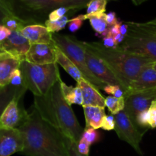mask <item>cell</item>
Instances as JSON below:
<instances>
[{"mask_svg":"<svg viewBox=\"0 0 156 156\" xmlns=\"http://www.w3.org/2000/svg\"><path fill=\"white\" fill-rule=\"evenodd\" d=\"M102 44L107 48H117L118 47V44L115 41L114 37L111 36H107L105 37L102 38Z\"/></svg>","mask_w":156,"mask_h":156,"instance_id":"cell-39","label":"cell"},{"mask_svg":"<svg viewBox=\"0 0 156 156\" xmlns=\"http://www.w3.org/2000/svg\"><path fill=\"white\" fill-rule=\"evenodd\" d=\"M12 57V56H10L9 54H8V53H4V52H0V59H4V58H6V57Z\"/></svg>","mask_w":156,"mask_h":156,"instance_id":"cell-44","label":"cell"},{"mask_svg":"<svg viewBox=\"0 0 156 156\" xmlns=\"http://www.w3.org/2000/svg\"><path fill=\"white\" fill-rule=\"evenodd\" d=\"M108 0H90L87 5L86 14L84 15L85 20L91 17L103 16L105 15Z\"/></svg>","mask_w":156,"mask_h":156,"instance_id":"cell-23","label":"cell"},{"mask_svg":"<svg viewBox=\"0 0 156 156\" xmlns=\"http://www.w3.org/2000/svg\"><path fill=\"white\" fill-rule=\"evenodd\" d=\"M152 65H153V67L156 69V61H155V62H153V64H152Z\"/></svg>","mask_w":156,"mask_h":156,"instance_id":"cell-45","label":"cell"},{"mask_svg":"<svg viewBox=\"0 0 156 156\" xmlns=\"http://www.w3.org/2000/svg\"><path fill=\"white\" fill-rule=\"evenodd\" d=\"M104 91L111 96H114L115 98H123V95H124V90L119 85H105Z\"/></svg>","mask_w":156,"mask_h":156,"instance_id":"cell-32","label":"cell"},{"mask_svg":"<svg viewBox=\"0 0 156 156\" xmlns=\"http://www.w3.org/2000/svg\"><path fill=\"white\" fill-rule=\"evenodd\" d=\"M30 47V42L21 31H12V34L0 44V52H4L13 58L23 61Z\"/></svg>","mask_w":156,"mask_h":156,"instance_id":"cell-13","label":"cell"},{"mask_svg":"<svg viewBox=\"0 0 156 156\" xmlns=\"http://www.w3.org/2000/svg\"><path fill=\"white\" fill-rule=\"evenodd\" d=\"M59 82H60L62 93L67 103L69 105H82L83 98H82V93L81 88L78 85H76V87H73L72 85H67L61 79V77H59Z\"/></svg>","mask_w":156,"mask_h":156,"instance_id":"cell-21","label":"cell"},{"mask_svg":"<svg viewBox=\"0 0 156 156\" xmlns=\"http://www.w3.org/2000/svg\"><path fill=\"white\" fill-rule=\"evenodd\" d=\"M9 85L16 87V88H22V87H25L26 88L25 85H24L22 73H21L20 68L15 70L13 73L10 79V81H9Z\"/></svg>","mask_w":156,"mask_h":156,"instance_id":"cell-30","label":"cell"},{"mask_svg":"<svg viewBox=\"0 0 156 156\" xmlns=\"http://www.w3.org/2000/svg\"><path fill=\"white\" fill-rule=\"evenodd\" d=\"M124 111L131 121L136 125V118L139 113L149 110L156 100V88L132 93L124 97Z\"/></svg>","mask_w":156,"mask_h":156,"instance_id":"cell-10","label":"cell"},{"mask_svg":"<svg viewBox=\"0 0 156 156\" xmlns=\"http://www.w3.org/2000/svg\"><path fill=\"white\" fill-rule=\"evenodd\" d=\"M69 21V19L68 16L66 15V16L62 17L60 19L56 20V21H50L49 19H47L44 22V25L47 27V28L48 29L50 33L54 34L63 30L66 26L68 24Z\"/></svg>","mask_w":156,"mask_h":156,"instance_id":"cell-26","label":"cell"},{"mask_svg":"<svg viewBox=\"0 0 156 156\" xmlns=\"http://www.w3.org/2000/svg\"><path fill=\"white\" fill-rule=\"evenodd\" d=\"M26 91H21L14 97L5 108L0 117V126L9 129L19 128L28 117L29 113L24 109L22 98Z\"/></svg>","mask_w":156,"mask_h":156,"instance_id":"cell-9","label":"cell"},{"mask_svg":"<svg viewBox=\"0 0 156 156\" xmlns=\"http://www.w3.org/2000/svg\"><path fill=\"white\" fill-rule=\"evenodd\" d=\"M17 17L12 12L7 0H0V24H3L6 18Z\"/></svg>","mask_w":156,"mask_h":156,"instance_id":"cell-29","label":"cell"},{"mask_svg":"<svg viewBox=\"0 0 156 156\" xmlns=\"http://www.w3.org/2000/svg\"><path fill=\"white\" fill-rule=\"evenodd\" d=\"M55 44L80 70L83 78L98 90H104L105 85L93 75L88 66L85 58V48L82 41L71 35L53 34Z\"/></svg>","mask_w":156,"mask_h":156,"instance_id":"cell-7","label":"cell"},{"mask_svg":"<svg viewBox=\"0 0 156 156\" xmlns=\"http://www.w3.org/2000/svg\"><path fill=\"white\" fill-rule=\"evenodd\" d=\"M59 77L47 94L40 97L34 96V108L44 121L62 136L78 143L84 128L78 121L71 105L64 98Z\"/></svg>","mask_w":156,"mask_h":156,"instance_id":"cell-1","label":"cell"},{"mask_svg":"<svg viewBox=\"0 0 156 156\" xmlns=\"http://www.w3.org/2000/svg\"><path fill=\"white\" fill-rule=\"evenodd\" d=\"M21 33L30 44H54L53 34L49 31L44 24H29L21 30Z\"/></svg>","mask_w":156,"mask_h":156,"instance_id":"cell-16","label":"cell"},{"mask_svg":"<svg viewBox=\"0 0 156 156\" xmlns=\"http://www.w3.org/2000/svg\"><path fill=\"white\" fill-rule=\"evenodd\" d=\"M84 21H85L84 15H79L76 18L70 19L68 23V28L69 31L72 32V33H75V32L78 31L83 24Z\"/></svg>","mask_w":156,"mask_h":156,"instance_id":"cell-31","label":"cell"},{"mask_svg":"<svg viewBox=\"0 0 156 156\" xmlns=\"http://www.w3.org/2000/svg\"><path fill=\"white\" fill-rule=\"evenodd\" d=\"M136 126L139 129L143 131H147L150 128L148 110L139 113L136 118Z\"/></svg>","mask_w":156,"mask_h":156,"instance_id":"cell-28","label":"cell"},{"mask_svg":"<svg viewBox=\"0 0 156 156\" xmlns=\"http://www.w3.org/2000/svg\"><path fill=\"white\" fill-rule=\"evenodd\" d=\"M128 30H129V25H128L127 22L126 23H123L121 22L120 26V34L123 36L126 37V34L128 33Z\"/></svg>","mask_w":156,"mask_h":156,"instance_id":"cell-42","label":"cell"},{"mask_svg":"<svg viewBox=\"0 0 156 156\" xmlns=\"http://www.w3.org/2000/svg\"><path fill=\"white\" fill-rule=\"evenodd\" d=\"M85 48L87 64H88L90 71L93 73V75L101 82H103L105 85H119L123 89L121 82L117 79V76L112 73V71L107 66L106 64L103 61L101 60L98 57H97L91 50H89L85 47Z\"/></svg>","mask_w":156,"mask_h":156,"instance_id":"cell-11","label":"cell"},{"mask_svg":"<svg viewBox=\"0 0 156 156\" xmlns=\"http://www.w3.org/2000/svg\"><path fill=\"white\" fill-rule=\"evenodd\" d=\"M15 16L28 24L45 22L53 11L68 7L74 11L87 7L90 0H7Z\"/></svg>","mask_w":156,"mask_h":156,"instance_id":"cell-4","label":"cell"},{"mask_svg":"<svg viewBox=\"0 0 156 156\" xmlns=\"http://www.w3.org/2000/svg\"><path fill=\"white\" fill-rule=\"evenodd\" d=\"M131 1L135 5H140L143 4V2H146L148 0H131Z\"/></svg>","mask_w":156,"mask_h":156,"instance_id":"cell-43","label":"cell"},{"mask_svg":"<svg viewBox=\"0 0 156 156\" xmlns=\"http://www.w3.org/2000/svg\"><path fill=\"white\" fill-rule=\"evenodd\" d=\"M105 108L94 106H83L85 118V128L98 129L101 128L102 121L105 117Z\"/></svg>","mask_w":156,"mask_h":156,"instance_id":"cell-19","label":"cell"},{"mask_svg":"<svg viewBox=\"0 0 156 156\" xmlns=\"http://www.w3.org/2000/svg\"><path fill=\"white\" fill-rule=\"evenodd\" d=\"M82 138H83L90 146H91L94 143H98L101 140V136L100 132L98 129H93L91 127L85 128Z\"/></svg>","mask_w":156,"mask_h":156,"instance_id":"cell-27","label":"cell"},{"mask_svg":"<svg viewBox=\"0 0 156 156\" xmlns=\"http://www.w3.org/2000/svg\"><path fill=\"white\" fill-rule=\"evenodd\" d=\"M149 125L150 128L155 129L156 128V100L152 103L149 107Z\"/></svg>","mask_w":156,"mask_h":156,"instance_id":"cell-36","label":"cell"},{"mask_svg":"<svg viewBox=\"0 0 156 156\" xmlns=\"http://www.w3.org/2000/svg\"><path fill=\"white\" fill-rule=\"evenodd\" d=\"M24 148V139L18 128L9 129L0 126V156H11Z\"/></svg>","mask_w":156,"mask_h":156,"instance_id":"cell-12","label":"cell"},{"mask_svg":"<svg viewBox=\"0 0 156 156\" xmlns=\"http://www.w3.org/2000/svg\"><path fill=\"white\" fill-rule=\"evenodd\" d=\"M69 11H74L71 8L68 7H60L58 8V9H55L54 11L51 12V13L49 15L48 19L50 21H56V20H59L60 18H62V17L66 16V14L68 13Z\"/></svg>","mask_w":156,"mask_h":156,"instance_id":"cell-33","label":"cell"},{"mask_svg":"<svg viewBox=\"0 0 156 156\" xmlns=\"http://www.w3.org/2000/svg\"><path fill=\"white\" fill-rule=\"evenodd\" d=\"M105 107L112 115H116L125 108V99L123 98H115L114 96H108L105 98Z\"/></svg>","mask_w":156,"mask_h":156,"instance_id":"cell-25","label":"cell"},{"mask_svg":"<svg viewBox=\"0 0 156 156\" xmlns=\"http://www.w3.org/2000/svg\"><path fill=\"white\" fill-rule=\"evenodd\" d=\"M12 30L5 27L3 24H0V44L4 42L11 34H12Z\"/></svg>","mask_w":156,"mask_h":156,"instance_id":"cell-40","label":"cell"},{"mask_svg":"<svg viewBox=\"0 0 156 156\" xmlns=\"http://www.w3.org/2000/svg\"><path fill=\"white\" fill-rule=\"evenodd\" d=\"M101 128L105 130H113L115 129V118L114 115H105L102 121Z\"/></svg>","mask_w":156,"mask_h":156,"instance_id":"cell-35","label":"cell"},{"mask_svg":"<svg viewBox=\"0 0 156 156\" xmlns=\"http://www.w3.org/2000/svg\"><path fill=\"white\" fill-rule=\"evenodd\" d=\"M77 85L81 88L83 98V106H94L105 108V98L94 86L89 82L82 79L77 82Z\"/></svg>","mask_w":156,"mask_h":156,"instance_id":"cell-17","label":"cell"},{"mask_svg":"<svg viewBox=\"0 0 156 156\" xmlns=\"http://www.w3.org/2000/svg\"><path fill=\"white\" fill-rule=\"evenodd\" d=\"M18 129L24 139L22 155L69 156L63 136L44 121L34 108Z\"/></svg>","mask_w":156,"mask_h":156,"instance_id":"cell-2","label":"cell"},{"mask_svg":"<svg viewBox=\"0 0 156 156\" xmlns=\"http://www.w3.org/2000/svg\"><path fill=\"white\" fill-rule=\"evenodd\" d=\"M105 21H106L107 24H108L109 27H111V26L114 25V24L119 23L118 19L117 18V15L114 12H110L108 13H106L105 15Z\"/></svg>","mask_w":156,"mask_h":156,"instance_id":"cell-38","label":"cell"},{"mask_svg":"<svg viewBox=\"0 0 156 156\" xmlns=\"http://www.w3.org/2000/svg\"><path fill=\"white\" fill-rule=\"evenodd\" d=\"M129 30L119 47L156 61V32L148 23L127 22Z\"/></svg>","mask_w":156,"mask_h":156,"instance_id":"cell-6","label":"cell"},{"mask_svg":"<svg viewBox=\"0 0 156 156\" xmlns=\"http://www.w3.org/2000/svg\"><path fill=\"white\" fill-rule=\"evenodd\" d=\"M24 85L34 96H43L48 92L60 76L58 64L37 65L26 60L21 62Z\"/></svg>","mask_w":156,"mask_h":156,"instance_id":"cell-5","label":"cell"},{"mask_svg":"<svg viewBox=\"0 0 156 156\" xmlns=\"http://www.w3.org/2000/svg\"><path fill=\"white\" fill-rule=\"evenodd\" d=\"M27 88L22 87V88H16L12 85H9L4 87L0 90V117L4 111L5 108H6L9 102L14 98L18 93L21 91H27Z\"/></svg>","mask_w":156,"mask_h":156,"instance_id":"cell-22","label":"cell"},{"mask_svg":"<svg viewBox=\"0 0 156 156\" xmlns=\"http://www.w3.org/2000/svg\"><path fill=\"white\" fill-rule=\"evenodd\" d=\"M153 27H154V30H155V31L156 32V26L155 25H153Z\"/></svg>","mask_w":156,"mask_h":156,"instance_id":"cell-46","label":"cell"},{"mask_svg":"<svg viewBox=\"0 0 156 156\" xmlns=\"http://www.w3.org/2000/svg\"><path fill=\"white\" fill-rule=\"evenodd\" d=\"M24 60L37 65L56 63L55 44H30Z\"/></svg>","mask_w":156,"mask_h":156,"instance_id":"cell-14","label":"cell"},{"mask_svg":"<svg viewBox=\"0 0 156 156\" xmlns=\"http://www.w3.org/2000/svg\"><path fill=\"white\" fill-rule=\"evenodd\" d=\"M82 44L106 64L121 82L124 91L146 66L155 62L146 56L126 51L119 46L107 48L101 42L82 41Z\"/></svg>","mask_w":156,"mask_h":156,"instance_id":"cell-3","label":"cell"},{"mask_svg":"<svg viewBox=\"0 0 156 156\" xmlns=\"http://www.w3.org/2000/svg\"><path fill=\"white\" fill-rule=\"evenodd\" d=\"M55 44V43H54ZM55 53H56V62L59 64L73 79L79 82L80 79H84L80 70L76 66L74 63L66 56L65 53L55 44Z\"/></svg>","mask_w":156,"mask_h":156,"instance_id":"cell-20","label":"cell"},{"mask_svg":"<svg viewBox=\"0 0 156 156\" xmlns=\"http://www.w3.org/2000/svg\"><path fill=\"white\" fill-rule=\"evenodd\" d=\"M114 129L120 140L127 143L139 155H143V152L140 148V143L146 131L139 129L126 115L124 110L114 115Z\"/></svg>","mask_w":156,"mask_h":156,"instance_id":"cell-8","label":"cell"},{"mask_svg":"<svg viewBox=\"0 0 156 156\" xmlns=\"http://www.w3.org/2000/svg\"><path fill=\"white\" fill-rule=\"evenodd\" d=\"M64 140H65L66 146L69 156H88L82 155L81 153H79V152L78 151L77 149V143L72 141L71 140H69V139L66 138V137L65 136H64Z\"/></svg>","mask_w":156,"mask_h":156,"instance_id":"cell-34","label":"cell"},{"mask_svg":"<svg viewBox=\"0 0 156 156\" xmlns=\"http://www.w3.org/2000/svg\"><path fill=\"white\" fill-rule=\"evenodd\" d=\"M13 57H6L0 59V87L4 88L9 85V81L12 74L20 68L21 62Z\"/></svg>","mask_w":156,"mask_h":156,"instance_id":"cell-18","label":"cell"},{"mask_svg":"<svg viewBox=\"0 0 156 156\" xmlns=\"http://www.w3.org/2000/svg\"><path fill=\"white\" fill-rule=\"evenodd\" d=\"M121 24V21H119V23L114 24V25L111 26L109 27V32H108V35L112 37H115L117 34H120V26Z\"/></svg>","mask_w":156,"mask_h":156,"instance_id":"cell-41","label":"cell"},{"mask_svg":"<svg viewBox=\"0 0 156 156\" xmlns=\"http://www.w3.org/2000/svg\"><path fill=\"white\" fill-rule=\"evenodd\" d=\"M105 15H103V16L91 17L88 19L91 27L96 32V35L101 38L108 36V32H109L110 27L107 24L106 21H105Z\"/></svg>","mask_w":156,"mask_h":156,"instance_id":"cell-24","label":"cell"},{"mask_svg":"<svg viewBox=\"0 0 156 156\" xmlns=\"http://www.w3.org/2000/svg\"><path fill=\"white\" fill-rule=\"evenodd\" d=\"M152 64L153 62L146 66L140 73L136 79L124 91L123 97H126L136 91L156 88V69L154 68Z\"/></svg>","mask_w":156,"mask_h":156,"instance_id":"cell-15","label":"cell"},{"mask_svg":"<svg viewBox=\"0 0 156 156\" xmlns=\"http://www.w3.org/2000/svg\"><path fill=\"white\" fill-rule=\"evenodd\" d=\"M2 88H1V87H0V90H1V89H2Z\"/></svg>","mask_w":156,"mask_h":156,"instance_id":"cell-47","label":"cell"},{"mask_svg":"<svg viewBox=\"0 0 156 156\" xmlns=\"http://www.w3.org/2000/svg\"><path fill=\"white\" fill-rule=\"evenodd\" d=\"M77 149L79 153L84 155H88L90 152V145L84 140L83 138H81L79 143H77Z\"/></svg>","mask_w":156,"mask_h":156,"instance_id":"cell-37","label":"cell"}]
</instances>
